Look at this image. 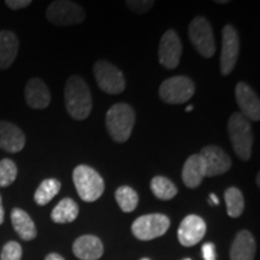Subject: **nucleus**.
Instances as JSON below:
<instances>
[{
  "instance_id": "1",
  "label": "nucleus",
  "mask_w": 260,
  "mask_h": 260,
  "mask_svg": "<svg viewBox=\"0 0 260 260\" xmlns=\"http://www.w3.org/2000/svg\"><path fill=\"white\" fill-rule=\"evenodd\" d=\"M65 106L68 113L77 121H82L92 111L93 102L88 84L77 75L69 77L64 89Z\"/></svg>"
},
{
  "instance_id": "2",
  "label": "nucleus",
  "mask_w": 260,
  "mask_h": 260,
  "mask_svg": "<svg viewBox=\"0 0 260 260\" xmlns=\"http://www.w3.org/2000/svg\"><path fill=\"white\" fill-rule=\"evenodd\" d=\"M135 124V112L128 104H116L106 113V128L116 142H125Z\"/></svg>"
},
{
  "instance_id": "3",
  "label": "nucleus",
  "mask_w": 260,
  "mask_h": 260,
  "mask_svg": "<svg viewBox=\"0 0 260 260\" xmlns=\"http://www.w3.org/2000/svg\"><path fill=\"white\" fill-rule=\"evenodd\" d=\"M228 133L237 157L249 160L253 147V132L251 123L240 112L233 113L228 123Z\"/></svg>"
},
{
  "instance_id": "4",
  "label": "nucleus",
  "mask_w": 260,
  "mask_h": 260,
  "mask_svg": "<svg viewBox=\"0 0 260 260\" xmlns=\"http://www.w3.org/2000/svg\"><path fill=\"white\" fill-rule=\"evenodd\" d=\"M73 180L77 194L86 203H93L105 190L103 177L88 165H79L73 172Z\"/></svg>"
},
{
  "instance_id": "5",
  "label": "nucleus",
  "mask_w": 260,
  "mask_h": 260,
  "mask_svg": "<svg viewBox=\"0 0 260 260\" xmlns=\"http://www.w3.org/2000/svg\"><path fill=\"white\" fill-rule=\"evenodd\" d=\"M195 93L194 82L187 76H174L165 80L159 87V96L171 105L188 102Z\"/></svg>"
},
{
  "instance_id": "6",
  "label": "nucleus",
  "mask_w": 260,
  "mask_h": 260,
  "mask_svg": "<svg viewBox=\"0 0 260 260\" xmlns=\"http://www.w3.org/2000/svg\"><path fill=\"white\" fill-rule=\"evenodd\" d=\"M170 226V219L165 214L152 213L139 217L133 223L132 232L136 239L141 241H149L162 236Z\"/></svg>"
},
{
  "instance_id": "7",
  "label": "nucleus",
  "mask_w": 260,
  "mask_h": 260,
  "mask_svg": "<svg viewBox=\"0 0 260 260\" xmlns=\"http://www.w3.org/2000/svg\"><path fill=\"white\" fill-rule=\"evenodd\" d=\"M96 83L103 92L119 94L125 89V80L123 73L115 65L106 60H98L93 67Z\"/></svg>"
},
{
  "instance_id": "8",
  "label": "nucleus",
  "mask_w": 260,
  "mask_h": 260,
  "mask_svg": "<svg viewBox=\"0 0 260 260\" xmlns=\"http://www.w3.org/2000/svg\"><path fill=\"white\" fill-rule=\"evenodd\" d=\"M46 17L51 23L56 25L79 24L86 18V12L82 6L68 0H57L51 3L47 8Z\"/></svg>"
},
{
  "instance_id": "9",
  "label": "nucleus",
  "mask_w": 260,
  "mask_h": 260,
  "mask_svg": "<svg viewBox=\"0 0 260 260\" xmlns=\"http://www.w3.org/2000/svg\"><path fill=\"white\" fill-rule=\"evenodd\" d=\"M189 39L199 53L204 58H211L216 52L213 30L206 18L197 17L191 21L189 25Z\"/></svg>"
},
{
  "instance_id": "10",
  "label": "nucleus",
  "mask_w": 260,
  "mask_h": 260,
  "mask_svg": "<svg viewBox=\"0 0 260 260\" xmlns=\"http://www.w3.org/2000/svg\"><path fill=\"white\" fill-rule=\"evenodd\" d=\"M240 39L236 29L226 24L222 30V52H220V71L228 76L235 68L239 59Z\"/></svg>"
},
{
  "instance_id": "11",
  "label": "nucleus",
  "mask_w": 260,
  "mask_h": 260,
  "mask_svg": "<svg viewBox=\"0 0 260 260\" xmlns=\"http://www.w3.org/2000/svg\"><path fill=\"white\" fill-rule=\"evenodd\" d=\"M199 157L204 164L205 177L223 175L232 168V159L218 146H206L201 149Z\"/></svg>"
},
{
  "instance_id": "12",
  "label": "nucleus",
  "mask_w": 260,
  "mask_h": 260,
  "mask_svg": "<svg viewBox=\"0 0 260 260\" xmlns=\"http://www.w3.org/2000/svg\"><path fill=\"white\" fill-rule=\"evenodd\" d=\"M182 44L180 38L174 29H169L161 37L160 44H159V63L167 69H175L180 64Z\"/></svg>"
},
{
  "instance_id": "13",
  "label": "nucleus",
  "mask_w": 260,
  "mask_h": 260,
  "mask_svg": "<svg viewBox=\"0 0 260 260\" xmlns=\"http://www.w3.org/2000/svg\"><path fill=\"white\" fill-rule=\"evenodd\" d=\"M206 234V223L197 214L184 217L178 228L177 236L182 246L191 247L199 243Z\"/></svg>"
},
{
  "instance_id": "14",
  "label": "nucleus",
  "mask_w": 260,
  "mask_h": 260,
  "mask_svg": "<svg viewBox=\"0 0 260 260\" xmlns=\"http://www.w3.org/2000/svg\"><path fill=\"white\" fill-rule=\"evenodd\" d=\"M236 103L241 110V115L248 121L258 122L260 119V100L254 90L246 82H239L235 88Z\"/></svg>"
},
{
  "instance_id": "15",
  "label": "nucleus",
  "mask_w": 260,
  "mask_h": 260,
  "mask_svg": "<svg viewBox=\"0 0 260 260\" xmlns=\"http://www.w3.org/2000/svg\"><path fill=\"white\" fill-rule=\"evenodd\" d=\"M25 146V135L14 123L0 121V149L9 153H17Z\"/></svg>"
},
{
  "instance_id": "16",
  "label": "nucleus",
  "mask_w": 260,
  "mask_h": 260,
  "mask_svg": "<svg viewBox=\"0 0 260 260\" xmlns=\"http://www.w3.org/2000/svg\"><path fill=\"white\" fill-rule=\"evenodd\" d=\"M24 96L28 106L35 110L46 109L51 103L50 89L46 83L38 77L28 81L24 89Z\"/></svg>"
},
{
  "instance_id": "17",
  "label": "nucleus",
  "mask_w": 260,
  "mask_h": 260,
  "mask_svg": "<svg viewBox=\"0 0 260 260\" xmlns=\"http://www.w3.org/2000/svg\"><path fill=\"white\" fill-rule=\"evenodd\" d=\"M73 252L81 260H98L102 258L104 246L99 237L83 235L74 242Z\"/></svg>"
},
{
  "instance_id": "18",
  "label": "nucleus",
  "mask_w": 260,
  "mask_h": 260,
  "mask_svg": "<svg viewBox=\"0 0 260 260\" xmlns=\"http://www.w3.org/2000/svg\"><path fill=\"white\" fill-rule=\"evenodd\" d=\"M254 237L248 230H241L234 240L230 248V259L232 260H254L255 256Z\"/></svg>"
},
{
  "instance_id": "19",
  "label": "nucleus",
  "mask_w": 260,
  "mask_h": 260,
  "mask_svg": "<svg viewBox=\"0 0 260 260\" xmlns=\"http://www.w3.org/2000/svg\"><path fill=\"white\" fill-rule=\"evenodd\" d=\"M19 41L14 31H0V70L8 69L18 54Z\"/></svg>"
},
{
  "instance_id": "20",
  "label": "nucleus",
  "mask_w": 260,
  "mask_h": 260,
  "mask_svg": "<svg viewBox=\"0 0 260 260\" xmlns=\"http://www.w3.org/2000/svg\"><path fill=\"white\" fill-rule=\"evenodd\" d=\"M205 178V169L199 154H193L187 159L182 169V181L188 188H198Z\"/></svg>"
},
{
  "instance_id": "21",
  "label": "nucleus",
  "mask_w": 260,
  "mask_h": 260,
  "mask_svg": "<svg viewBox=\"0 0 260 260\" xmlns=\"http://www.w3.org/2000/svg\"><path fill=\"white\" fill-rule=\"evenodd\" d=\"M11 223L15 232L24 241H31L37 237V226L31 217L22 209H14L11 211Z\"/></svg>"
},
{
  "instance_id": "22",
  "label": "nucleus",
  "mask_w": 260,
  "mask_h": 260,
  "mask_svg": "<svg viewBox=\"0 0 260 260\" xmlns=\"http://www.w3.org/2000/svg\"><path fill=\"white\" fill-rule=\"evenodd\" d=\"M79 216V205L70 198H65L52 210L51 218L54 223L67 224L74 222Z\"/></svg>"
},
{
  "instance_id": "23",
  "label": "nucleus",
  "mask_w": 260,
  "mask_h": 260,
  "mask_svg": "<svg viewBox=\"0 0 260 260\" xmlns=\"http://www.w3.org/2000/svg\"><path fill=\"white\" fill-rule=\"evenodd\" d=\"M60 187V182L56 180V178H47V180L42 181L34 194L35 203L40 205V206L47 205L58 193H59Z\"/></svg>"
},
{
  "instance_id": "24",
  "label": "nucleus",
  "mask_w": 260,
  "mask_h": 260,
  "mask_svg": "<svg viewBox=\"0 0 260 260\" xmlns=\"http://www.w3.org/2000/svg\"><path fill=\"white\" fill-rule=\"evenodd\" d=\"M224 199H225L226 211L229 217L237 218V217L241 216L243 210H245V199H243V195L239 188H228L224 193Z\"/></svg>"
},
{
  "instance_id": "25",
  "label": "nucleus",
  "mask_w": 260,
  "mask_h": 260,
  "mask_svg": "<svg viewBox=\"0 0 260 260\" xmlns=\"http://www.w3.org/2000/svg\"><path fill=\"white\" fill-rule=\"evenodd\" d=\"M151 189L160 200H171L177 194V188L174 182L164 176H155L152 178Z\"/></svg>"
},
{
  "instance_id": "26",
  "label": "nucleus",
  "mask_w": 260,
  "mask_h": 260,
  "mask_svg": "<svg viewBox=\"0 0 260 260\" xmlns=\"http://www.w3.org/2000/svg\"><path fill=\"white\" fill-rule=\"evenodd\" d=\"M115 198L118 206L123 212H133L139 203V195L136 191L128 186L119 187L116 190Z\"/></svg>"
},
{
  "instance_id": "27",
  "label": "nucleus",
  "mask_w": 260,
  "mask_h": 260,
  "mask_svg": "<svg viewBox=\"0 0 260 260\" xmlns=\"http://www.w3.org/2000/svg\"><path fill=\"white\" fill-rule=\"evenodd\" d=\"M17 177V165L14 160L4 158L0 160V187L11 186Z\"/></svg>"
},
{
  "instance_id": "28",
  "label": "nucleus",
  "mask_w": 260,
  "mask_h": 260,
  "mask_svg": "<svg viewBox=\"0 0 260 260\" xmlns=\"http://www.w3.org/2000/svg\"><path fill=\"white\" fill-rule=\"evenodd\" d=\"M22 253V246L18 242L10 241L3 247L0 260H21Z\"/></svg>"
},
{
  "instance_id": "29",
  "label": "nucleus",
  "mask_w": 260,
  "mask_h": 260,
  "mask_svg": "<svg viewBox=\"0 0 260 260\" xmlns=\"http://www.w3.org/2000/svg\"><path fill=\"white\" fill-rule=\"evenodd\" d=\"M154 5V2H148V0H146V2H134V0H132V2H126V6L132 10L133 12H135V14H139V15H142V14H146V12L148 11V10L152 9V6Z\"/></svg>"
},
{
  "instance_id": "30",
  "label": "nucleus",
  "mask_w": 260,
  "mask_h": 260,
  "mask_svg": "<svg viewBox=\"0 0 260 260\" xmlns=\"http://www.w3.org/2000/svg\"><path fill=\"white\" fill-rule=\"evenodd\" d=\"M201 252H203L204 260H217L216 247H214L213 243L211 242L205 243L203 248H201Z\"/></svg>"
},
{
  "instance_id": "31",
  "label": "nucleus",
  "mask_w": 260,
  "mask_h": 260,
  "mask_svg": "<svg viewBox=\"0 0 260 260\" xmlns=\"http://www.w3.org/2000/svg\"><path fill=\"white\" fill-rule=\"evenodd\" d=\"M5 4L11 10H19L28 8L31 4L30 0H6Z\"/></svg>"
},
{
  "instance_id": "32",
  "label": "nucleus",
  "mask_w": 260,
  "mask_h": 260,
  "mask_svg": "<svg viewBox=\"0 0 260 260\" xmlns=\"http://www.w3.org/2000/svg\"><path fill=\"white\" fill-rule=\"evenodd\" d=\"M45 260H65V259L61 255L57 254V253H51V254H48L46 256V259Z\"/></svg>"
},
{
  "instance_id": "33",
  "label": "nucleus",
  "mask_w": 260,
  "mask_h": 260,
  "mask_svg": "<svg viewBox=\"0 0 260 260\" xmlns=\"http://www.w3.org/2000/svg\"><path fill=\"white\" fill-rule=\"evenodd\" d=\"M4 207H3V201H2V195H0V225L4 222Z\"/></svg>"
},
{
  "instance_id": "34",
  "label": "nucleus",
  "mask_w": 260,
  "mask_h": 260,
  "mask_svg": "<svg viewBox=\"0 0 260 260\" xmlns=\"http://www.w3.org/2000/svg\"><path fill=\"white\" fill-rule=\"evenodd\" d=\"M209 203H210V205H218L219 204V199L214 194H210Z\"/></svg>"
},
{
  "instance_id": "35",
  "label": "nucleus",
  "mask_w": 260,
  "mask_h": 260,
  "mask_svg": "<svg viewBox=\"0 0 260 260\" xmlns=\"http://www.w3.org/2000/svg\"><path fill=\"white\" fill-rule=\"evenodd\" d=\"M191 110H193V106H191V105H190V106H188V107H187V112H190V111H191Z\"/></svg>"
},
{
  "instance_id": "36",
  "label": "nucleus",
  "mask_w": 260,
  "mask_h": 260,
  "mask_svg": "<svg viewBox=\"0 0 260 260\" xmlns=\"http://www.w3.org/2000/svg\"><path fill=\"white\" fill-rule=\"evenodd\" d=\"M256 184L259 186V174H258V176H256Z\"/></svg>"
},
{
  "instance_id": "37",
  "label": "nucleus",
  "mask_w": 260,
  "mask_h": 260,
  "mask_svg": "<svg viewBox=\"0 0 260 260\" xmlns=\"http://www.w3.org/2000/svg\"><path fill=\"white\" fill-rule=\"evenodd\" d=\"M140 260H151V259H148V258H142V259H140Z\"/></svg>"
},
{
  "instance_id": "38",
  "label": "nucleus",
  "mask_w": 260,
  "mask_h": 260,
  "mask_svg": "<svg viewBox=\"0 0 260 260\" xmlns=\"http://www.w3.org/2000/svg\"><path fill=\"white\" fill-rule=\"evenodd\" d=\"M183 260H190V259H183Z\"/></svg>"
}]
</instances>
